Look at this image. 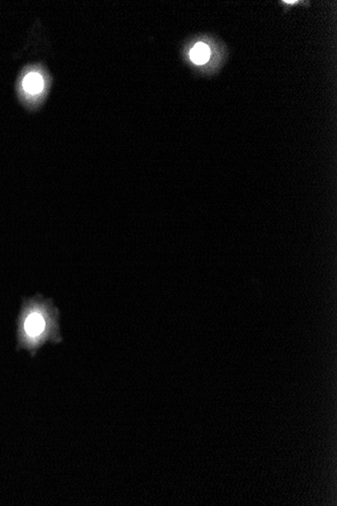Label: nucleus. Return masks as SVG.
Masks as SVG:
<instances>
[{"label": "nucleus", "instance_id": "f257e3e1", "mask_svg": "<svg viewBox=\"0 0 337 506\" xmlns=\"http://www.w3.org/2000/svg\"><path fill=\"white\" fill-rule=\"evenodd\" d=\"M23 327H25V333L29 337H39L44 333L45 329H46V322H45L44 316L42 314H39V312H32L28 316Z\"/></svg>", "mask_w": 337, "mask_h": 506}, {"label": "nucleus", "instance_id": "7ed1b4c3", "mask_svg": "<svg viewBox=\"0 0 337 506\" xmlns=\"http://www.w3.org/2000/svg\"><path fill=\"white\" fill-rule=\"evenodd\" d=\"M211 52L209 47L207 45L203 44V43H198L193 49L190 52V58L194 63L197 65H202V64L206 63L210 58Z\"/></svg>", "mask_w": 337, "mask_h": 506}, {"label": "nucleus", "instance_id": "f03ea898", "mask_svg": "<svg viewBox=\"0 0 337 506\" xmlns=\"http://www.w3.org/2000/svg\"><path fill=\"white\" fill-rule=\"evenodd\" d=\"M23 88L28 94L36 96L41 94L44 88V79L38 72H30L23 80Z\"/></svg>", "mask_w": 337, "mask_h": 506}]
</instances>
